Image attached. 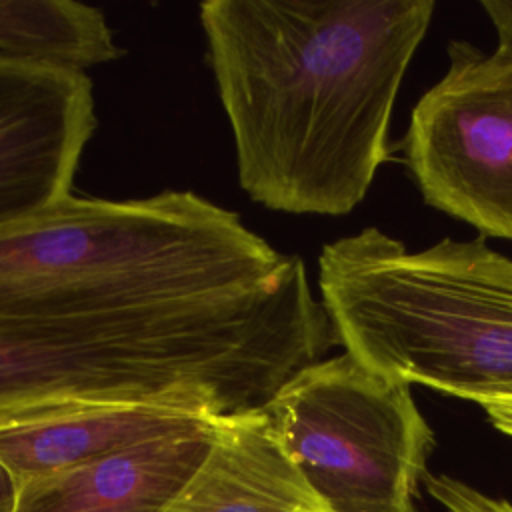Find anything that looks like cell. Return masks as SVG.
Segmentation results:
<instances>
[{
	"mask_svg": "<svg viewBox=\"0 0 512 512\" xmlns=\"http://www.w3.org/2000/svg\"><path fill=\"white\" fill-rule=\"evenodd\" d=\"M432 0H208L198 8L238 182L258 204L340 216L390 160L388 128Z\"/></svg>",
	"mask_w": 512,
	"mask_h": 512,
	"instance_id": "6da1fadb",
	"label": "cell"
},
{
	"mask_svg": "<svg viewBox=\"0 0 512 512\" xmlns=\"http://www.w3.org/2000/svg\"><path fill=\"white\" fill-rule=\"evenodd\" d=\"M340 344L300 262L218 300L72 320H0V422L88 404L200 396L264 408Z\"/></svg>",
	"mask_w": 512,
	"mask_h": 512,
	"instance_id": "7a4b0ae2",
	"label": "cell"
},
{
	"mask_svg": "<svg viewBox=\"0 0 512 512\" xmlns=\"http://www.w3.org/2000/svg\"><path fill=\"white\" fill-rule=\"evenodd\" d=\"M302 262L192 190L68 196L0 224V320H72L240 296Z\"/></svg>",
	"mask_w": 512,
	"mask_h": 512,
	"instance_id": "3957f363",
	"label": "cell"
},
{
	"mask_svg": "<svg viewBox=\"0 0 512 512\" xmlns=\"http://www.w3.org/2000/svg\"><path fill=\"white\" fill-rule=\"evenodd\" d=\"M318 286L364 366L476 404L512 400V260L482 238L410 252L368 226L322 246Z\"/></svg>",
	"mask_w": 512,
	"mask_h": 512,
	"instance_id": "277c9868",
	"label": "cell"
},
{
	"mask_svg": "<svg viewBox=\"0 0 512 512\" xmlns=\"http://www.w3.org/2000/svg\"><path fill=\"white\" fill-rule=\"evenodd\" d=\"M262 410L330 512H418L434 430L406 380L344 352L300 370Z\"/></svg>",
	"mask_w": 512,
	"mask_h": 512,
	"instance_id": "5b68a950",
	"label": "cell"
},
{
	"mask_svg": "<svg viewBox=\"0 0 512 512\" xmlns=\"http://www.w3.org/2000/svg\"><path fill=\"white\" fill-rule=\"evenodd\" d=\"M448 60L412 108L404 164L426 204L512 240V60L462 40Z\"/></svg>",
	"mask_w": 512,
	"mask_h": 512,
	"instance_id": "8992f818",
	"label": "cell"
},
{
	"mask_svg": "<svg viewBox=\"0 0 512 512\" xmlns=\"http://www.w3.org/2000/svg\"><path fill=\"white\" fill-rule=\"evenodd\" d=\"M94 128L86 72L0 56V224L72 194Z\"/></svg>",
	"mask_w": 512,
	"mask_h": 512,
	"instance_id": "52a82bcc",
	"label": "cell"
},
{
	"mask_svg": "<svg viewBox=\"0 0 512 512\" xmlns=\"http://www.w3.org/2000/svg\"><path fill=\"white\" fill-rule=\"evenodd\" d=\"M226 414L200 396L104 402L0 422V462L18 486Z\"/></svg>",
	"mask_w": 512,
	"mask_h": 512,
	"instance_id": "ba28073f",
	"label": "cell"
},
{
	"mask_svg": "<svg viewBox=\"0 0 512 512\" xmlns=\"http://www.w3.org/2000/svg\"><path fill=\"white\" fill-rule=\"evenodd\" d=\"M218 418L32 478L18 486L16 512H164L210 452Z\"/></svg>",
	"mask_w": 512,
	"mask_h": 512,
	"instance_id": "9c48e42d",
	"label": "cell"
},
{
	"mask_svg": "<svg viewBox=\"0 0 512 512\" xmlns=\"http://www.w3.org/2000/svg\"><path fill=\"white\" fill-rule=\"evenodd\" d=\"M164 512H330L262 408L218 418L200 468Z\"/></svg>",
	"mask_w": 512,
	"mask_h": 512,
	"instance_id": "30bf717a",
	"label": "cell"
},
{
	"mask_svg": "<svg viewBox=\"0 0 512 512\" xmlns=\"http://www.w3.org/2000/svg\"><path fill=\"white\" fill-rule=\"evenodd\" d=\"M122 50L102 10L74 0H0V56L80 70Z\"/></svg>",
	"mask_w": 512,
	"mask_h": 512,
	"instance_id": "8fae6325",
	"label": "cell"
},
{
	"mask_svg": "<svg viewBox=\"0 0 512 512\" xmlns=\"http://www.w3.org/2000/svg\"><path fill=\"white\" fill-rule=\"evenodd\" d=\"M424 486L446 512H512L510 500L486 494L448 474H426Z\"/></svg>",
	"mask_w": 512,
	"mask_h": 512,
	"instance_id": "7c38bea8",
	"label": "cell"
},
{
	"mask_svg": "<svg viewBox=\"0 0 512 512\" xmlns=\"http://www.w3.org/2000/svg\"><path fill=\"white\" fill-rule=\"evenodd\" d=\"M482 8L498 36L496 50L492 54L502 60H512V2L482 0Z\"/></svg>",
	"mask_w": 512,
	"mask_h": 512,
	"instance_id": "4fadbf2b",
	"label": "cell"
},
{
	"mask_svg": "<svg viewBox=\"0 0 512 512\" xmlns=\"http://www.w3.org/2000/svg\"><path fill=\"white\" fill-rule=\"evenodd\" d=\"M486 412L490 424L512 438V400H496V402H484L480 404Z\"/></svg>",
	"mask_w": 512,
	"mask_h": 512,
	"instance_id": "5bb4252c",
	"label": "cell"
},
{
	"mask_svg": "<svg viewBox=\"0 0 512 512\" xmlns=\"http://www.w3.org/2000/svg\"><path fill=\"white\" fill-rule=\"evenodd\" d=\"M18 482L10 470L0 462V512H16Z\"/></svg>",
	"mask_w": 512,
	"mask_h": 512,
	"instance_id": "9a60e30c",
	"label": "cell"
}]
</instances>
